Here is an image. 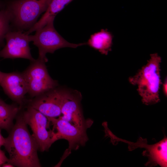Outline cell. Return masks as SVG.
Masks as SVG:
<instances>
[{
    "label": "cell",
    "mask_w": 167,
    "mask_h": 167,
    "mask_svg": "<svg viewBox=\"0 0 167 167\" xmlns=\"http://www.w3.org/2000/svg\"><path fill=\"white\" fill-rule=\"evenodd\" d=\"M113 38L110 32L102 29L92 35L86 43L101 54L107 55L111 50Z\"/></svg>",
    "instance_id": "cell-13"
},
{
    "label": "cell",
    "mask_w": 167,
    "mask_h": 167,
    "mask_svg": "<svg viewBox=\"0 0 167 167\" xmlns=\"http://www.w3.org/2000/svg\"><path fill=\"white\" fill-rule=\"evenodd\" d=\"M4 4L0 1V9L3 7Z\"/></svg>",
    "instance_id": "cell-21"
},
{
    "label": "cell",
    "mask_w": 167,
    "mask_h": 167,
    "mask_svg": "<svg viewBox=\"0 0 167 167\" xmlns=\"http://www.w3.org/2000/svg\"><path fill=\"white\" fill-rule=\"evenodd\" d=\"M54 19L49 20L43 27L36 31L34 35H28L30 42L32 41L38 48V58L45 62L48 61L46 56L48 53L53 54L56 50L63 48H76L87 45L86 43H72L66 40L55 29Z\"/></svg>",
    "instance_id": "cell-4"
},
{
    "label": "cell",
    "mask_w": 167,
    "mask_h": 167,
    "mask_svg": "<svg viewBox=\"0 0 167 167\" xmlns=\"http://www.w3.org/2000/svg\"><path fill=\"white\" fill-rule=\"evenodd\" d=\"M113 143L121 141L127 143L129 151H132L138 148H144L146 150L143 151V156L148 157V161L145 166H152L159 165L161 167L167 166V138L165 136L159 142L154 144H148L147 139L139 137L136 143L130 142L119 138L112 132L109 135Z\"/></svg>",
    "instance_id": "cell-7"
},
{
    "label": "cell",
    "mask_w": 167,
    "mask_h": 167,
    "mask_svg": "<svg viewBox=\"0 0 167 167\" xmlns=\"http://www.w3.org/2000/svg\"><path fill=\"white\" fill-rule=\"evenodd\" d=\"M1 128L0 127V148L4 145L5 139V138H4L1 134Z\"/></svg>",
    "instance_id": "cell-19"
},
{
    "label": "cell",
    "mask_w": 167,
    "mask_h": 167,
    "mask_svg": "<svg viewBox=\"0 0 167 167\" xmlns=\"http://www.w3.org/2000/svg\"><path fill=\"white\" fill-rule=\"evenodd\" d=\"M28 35L20 31H9L5 36L6 44L0 50V57L22 58L29 60L31 62L34 60L30 52Z\"/></svg>",
    "instance_id": "cell-11"
},
{
    "label": "cell",
    "mask_w": 167,
    "mask_h": 167,
    "mask_svg": "<svg viewBox=\"0 0 167 167\" xmlns=\"http://www.w3.org/2000/svg\"><path fill=\"white\" fill-rule=\"evenodd\" d=\"M45 63L38 58L35 59L22 72L27 84L28 93L32 97H36L58 86V82L49 75Z\"/></svg>",
    "instance_id": "cell-5"
},
{
    "label": "cell",
    "mask_w": 167,
    "mask_h": 167,
    "mask_svg": "<svg viewBox=\"0 0 167 167\" xmlns=\"http://www.w3.org/2000/svg\"><path fill=\"white\" fill-rule=\"evenodd\" d=\"M0 85L11 100L20 105L28 92L22 73L18 71L5 73L0 71Z\"/></svg>",
    "instance_id": "cell-12"
},
{
    "label": "cell",
    "mask_w": 167,
    "mask_h": 167,
    "mask_svg": "<svg viewBox=\"0 0 167 167\" xmlns=\"http://www.w3.org/2000/svg\"><path fill=\"white\" fill-rule=\"evenodd\" d=\"M27 125L22 114L19 115L5 138L3 146L9 156L7 162L17 167H40L38 145Z\"/></svg>",
    "instance_id": "cell-1"
},
{
    "label": "cell",
    "mask_w": 167,
    "mask_h": 167,
    "mask_svg": "<svg viewBox=\"0 0 167 167\" xmlns=\"http://www.w3.org/2000/svg\"><path fill=\"white\" fill-rule=\"evenodd\" d=\"M48 118L53 126V130L56 131L54 132L56 140L64 139L68 142V148L62 160L69 155L71 151L76 150L80 147L84 146L88 140L87 130L74 125L59 117Z\"/></svg>",
    "instance_id": "cell-8"
},
{
    "label": "cell",
    "mask_w": 167,
    "mask_h": 167,
    "mask_svg": "<svg viewBox=\"0 0 167 167\" xmlns=\"http://www.w3.org/2000/svg\"><path fill=\"white\" fill-rule=\"evenodd\" d=\"M161 58L157 53L150 54L146 65L134 76L129 78V82L137 87V91L143 103L146 105L160 101L159 92L162 84L160 76Z\"/></svg>",
    "instance_id": "cell-2"
},
{
    "label": "cell",
    "mask_w": 167,
    "mask_h": 167,
    "mask_svg": "<svg viewBox=\"0 0 167 167\" xmlns=\"http://www.w3.org/2000/svg\"><path fill=\"white\" fill-rule=\"evenodd\" d=\"M67 90L58 86L34 97L30 101L29 106L48 118L59 117Z\"/></svg>",
    "instance_id": "cell-9"
},
{
    "label": "cell",
    "mask_w": 167,
    "mask_h": 167,
    "mask_svg": "<svg viewBox=\"0 0 167 167\" xmlns=\"http://www.w3.org/2000/svg\"><path fill=\"white\" fill-rule=\"evenodd\" d=\"M8 160L9 159L6 156L4 152L0 149V167L4 163L7 162Z\"/></svg>",
    "instance_id": "cell-17"
},
{
    "label": "cell",
    "mask_w": 167,
    "mask_h": 167,
    "mask_svg": "<svg viewBox=\"0 0 167 167\" xmlns=\"http://www.w3.org/2000/svg\"><path fill=\"white\" fill-rule=\"evenodd\" d=\"M81 93L76 90L67 89L59 118L77 126L87 130L93 123L90 119H86L82 110Z\"/></svg>",
    "instance_id": "cell-10"
},
{
    "label": "cell",
    "mask_w": 167,
    "mask_h": 167,
    "mask_svg": "<svg viewBox=\"0 0 167 167\" xmlns=\"http://www.w3.org/2000/svg\"><path fill=\"white\" fill-rule=\"evenodd\" d=\"M11 17L9 13L5 7L0 9V46L3 43L6 33L10 30Z\"/></svg>",
    "instance_id": "cell-16"
},
{
    "label": "cell",
    "mask_w": 167,
    "mask_h": 167,
    "mask_svg": "<svg viewBox=\"0 0 167 167\" xmlns=\"http://www.w3.org/2000/svg\"><path fill=\"white\" fill-rule=\"evenodd\" d=\"M20 107L13 104L9 105L0 99V123L1 129L10 131L12 127L14 119Z\"/></svg>",
    "instance_id": "cell-15"
},
{
    "label": "cell",
    "mask_w": 167,
    "mask_h": 167,
    "mask_svg": "<svg viewBox=\"0 0 167 167\" xmlns=\"http://www.w3.org/2000/svg\"><path fill=\"white\" fill-rule=\"evenodd\" d=\"M52 0H11L6 7L11 17V24L17 31L28 30L45 12Z\"/></svg>",
    "instance_id": "cell-3"
},
{
    "label": "cell",
    "mask_w": 167,
    "mask_h": 167,
    "mask_svg": "<svg viewBox=\"0 0 167 167\" xmlns=\"http://www.w3.org/2000/svg\"><path fill=\"white\" fill-rule=\"evenodd\" d=\"M14 166L13 165L7 162L4 163L2 166V167H12Z\"/></svg>",
    "instance_id": "cell-20"
},
{
    "label": "cell",
    "mask_w": 167,
    "mask_h": 167,
    "mask_svg": "<svg viewBox=\"0 0 167 167\" xmlns=\"http://www.w3.org/2000/svg\"><path fill=\"white\" fill-rule=\"evenodd\" d=\"M73 0H52L47 10L41 19L28 31V33L36 31L45 25Z\"/></svg>",
    "instance_id": "cell-14"
},
{
    "label": "cell",
    "mask_w": 167,
    "mask_h": 167,
    "mask_svg": "<svg viewBox=\"0 0 167 167\" xmlns=\"http://www.w3.org/2000/svg\"><path fill=\"white\" fill-rule=\"evenodd\" d=\"M27 125L31 127L32 136L42 152L48 150L56 139L55 132L48 130L50 122L48 118L40 112L29 106L22 114Z\"/></svg>",
    "instance_id": "cell-6"
},
{
    "label": "cell",
    "mask_w": 167,
    "mask_h": 167,
    "mask_svg": "<svg viewBox=\"0 0 167 167\" xmlns=\"http://www.w3.org/2000/svg\"><path fill=\"white\" fill-rule=\"evenodd\" d=\"M162 88L164 93L166 96L167 95V81L166 78L165 79V82L163 84Z\"/></svg>",
    "instance_id": "cell-18"
}]
</instances>
